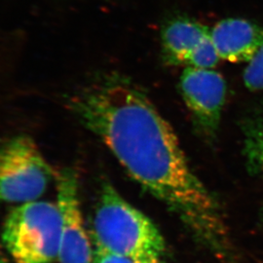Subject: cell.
Listing matches in <instances>:
<instances>
[{
    "label": "cell",
    "mask_w": 263,
    "mask_h": 263,
    "mask_svg": "<svg viewBox=\"0 0 263 263\" xmlns=\"http://www.w3.org/2000/svg\"><path fill=\"white\" fill-rule=\"evenodd\" d=\"M133 179L209 239L222 234L216 204L189 167L178 138L147 96L122 76H104L68 100Z\"/></svg>",
    "instance_id": "obj_1"
},
{
    "label": "cell",
    "mask_w": 263,
    "mask_h": 263,
    "mask_svg": "<svg viewBox=\"0 0 263 263\" xmlns=\"http://www.w3.org/2000/svg\"><path fill=\"white\" fill-rule=\"evenodd\" d=\"M97 249L130 257L138 263L158 259L164 251L156 226L104 182L93 220Z\"/></svg>",
    "instance_id": "obj_2"
},
{
    "label": "cell",
    "mask_w": 263,
    "mask_h": 263,
    "mask_svg": "<svg viewBox=\"0 0 263 263\" xmlns=\"http://www.w3.org/2000/svg\"><path fill=\"white\" fill-rule=\"evenodd\" d=\"M61 214L45 201L24 203L7 216L2 241L17 263H54L61 246Z\"/></svg>",
    "instance_id": "obj_3"
},
{
    "label": "cell",
    "mask_w": 263,
    "mask_h": 263,
    "mask_svg": "<svg viewBox=\"0 0 263 263\" xmlns=\"http://www.w3.org/2000/svg\"><path fill=\"white\" fill-rule=\"evenodd\" d=\"M55 178V173L34 141L18 135L0 145V201H36Z\"/></svg>",
    "instance_id": "obj_4"
},
{
    "label": "cell",
    "mask_w": 263,
    "mask_h": 263,
    "mask_svg": "<svg viewBox=\"0 0 263 263\" xmlns=\"http://www.w3.org/2000/svg\"><path fill=\"white\" fill-rule=\"evenodd\" d=\"M179 86L199 136L207 141L216 140L226 104L223 76L212 68L185 67Z\"/></svg>",
    "instance_id": "obj_5"
},
{
    "label": "cell",
    "mask_w": 263,
    "mask_h": 263,
    "mask_svg": "<svg viewBox=\"0 0 263 263\" xmlns=\"http://www.w3.org/2000/svg\"><path fill=\"white\" fill-rule=\"evenodd\" d=\"M162 57L169 66L213 68L220 61L211 28L185 18L172 20L161 32Z\"/></svg>",
    "instance_id": "obj_6"
},
{
    "label": "cell",
    "mask_w": 263,
    "mask_h": 263,
    "mask_svg": "<svg viewBox=\"0 0 263 263\" xmlns=\"http://www.w3.org/2000/svg\"><path fill=\"white\" fill-rule=\"evenodd\" d=\"M58 207L61 214V263H92L93 253L85 228L78 198V179L73 170L57 176Z\"/></svg>",
    "instance_id": "obj_7"
},
{
    "label": "cell",
    "mask_w": 263,
    "mask_h": 263,
    "mask_svg": "<svg viewBox=\"0 0 263 263\" xmlns=\"http://www.w3.org/2000/svg\"><path fill=\"white\" fill-rule=\"evenodd\" d=\"M211 37L220 60L249 64L263 46V28L248 20L230 18L211 28Z\"/></svg>",
    "instance_id": "obj_8"
},
{
    "label": "cell",
    "mask_w": 263,
    "mask_h": 263,
    "mask_svg": "<svg viewBox=\"0 0 263 263\" xmlns=\"http://www.w3.org/2000/svg\"><path fill=\"white\" fill-rule=\"evenodd\" d=\"M244 152L251 170L263 180V115L244 124Z\"/></svg>",
    "instance_id": "obj_9"
},
{
    "label": "cell",
    "mask_w": 263,
    "mask_h": 263,
    "mask_svg": "<svg viewBox=\"0 0 263 263\" xmlns=\"http://www.w3.org/2000/svg\"><path fill=\"white\" fill-rule=\"evenodd\" d=\"M245 86L251 91H263V46L248 64L243 74Z\"/></svg>",
    "instance_id": "obj_10"
},
{
    "label": "cell",
    "mask_w": 263,
    "mask_h": 263,
    "mask_svg": "<svg viewBox=\"0 0 263 263\" xmlns=\"http://www.w3.org/2000/svg\"><path fill=\"white\" fill-rule=\"evenodd\" d=\"M92 263H138L130 257L96 249Z\"/></svg>",
    "instance_id": "obj_11"
},
{
    "label": "cell",
    "mask_w": 263,
    "mask_h": 263,
    "mask_svg": "<svg viewBox=\"0 0 263 263\" xmlns=\"http://www.w3.org/2000/svg\"><path fill=\"white\" fill-rule=\"evenodd\" d=\"M144 263H160L158 261V259H153V260H149V261H146V262Z\"/></svg>",
    "instance_id": "obj_12"
},
{
    "label": "cell",
    "mask_w": 263,
    "mask_h": 263,
    "mask_svg": "<svg viewBox=\"0 0 263 263\" xmlns=\"http://www.w3.org/2000/svg\"><path fill=\"white\" fill-rule=\"evenodd\" d=\"M0 263H9L6 259H4V258H0Z\"/></svg>",
    "instance_id": "obj_13"
}]
</instances>
